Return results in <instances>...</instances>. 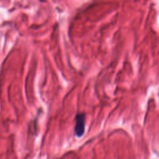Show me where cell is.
<instances>
[{
  "instance_id": "6da1fadb",
  "label": "cell",
  "mask_w": 159,
  "mask_h": 159,
  "mask_svg": "<svg viewBox=\"0 0 159 159\" xmlns=\"http://www.w3.org/2000/svg\"><path fill=\"white\" fill-rule=\"evenodd\" d=\"M85 116L83 114H78L76 117V125L75 131L76 135L78 137H81L83 136L85 132Z\"/></svg>"
}]
</instances>
